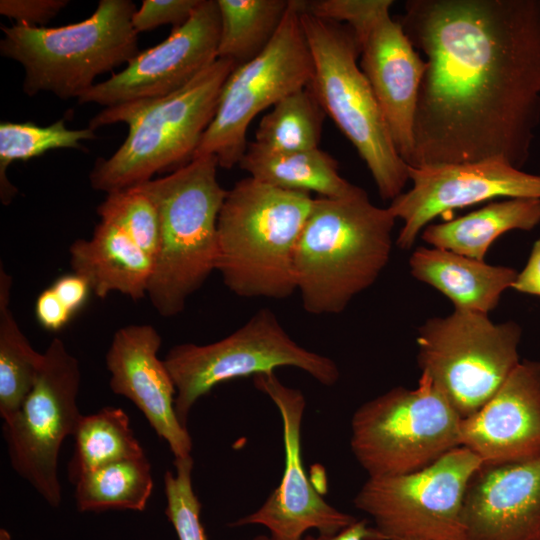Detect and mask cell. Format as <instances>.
<instances>
[{"mask_svg": "<svg viewBox=\"0 0 540 540\" xmlns=\"http://www.w3.org/2000/svg\"><path fill=\"white\" fill-rule=\"evenodd\" d=\"M397 20L426 62L409 166L521 169L540 125V0H408Z\"/></svg>", "mask_w": 540, "mask_h": 540, "instance_id": "obj_1", "label": "cell"}, {"mask_svg": "<svg viewBox=\"0 0 540 540\" xmlns=\"http://www.w3.org/2000/svg\"><path fill=\"white\" fill-rule=\"evenodd\" d=\"M395 221L360 187L339 198H314L295 253L307 313L339 314L376 282L390 259Z\"/></svg>", "mask_w": 540, "mask_h": 540, "instance_id": "obj_2", "label": "cell"}, {"mask_svg": "<svg viewBox=\"0 0 540 540\" xmlns=\"http://www.w3.org/2000/svg\"><path fill=\"white\" fill-rule=\"evenodd\" d=\"M235 67L231 60L217 59L174 93L106 107L91 118L88 128L93 131L116 123L128 126L116 152L95 162L89 176L92 189L107 194L128 189L189 163Z\"/></svg>", "mask_w": 540, "mask_h": 540, "instance_id": "obj_3", "label": "cell"}, {"mask_svg": "<svg viewBox=\"0 0 540 540\" xmlns=\"http://www.w3.org/2000/svg\"><path fill=\"white\" fill-rule=\"evenodd\" d=\"M313 202L310 193L250 176L227 191L217 222L216 271L232 293L284 299L297 291L295 253Z\"/></svg>", "mask_w": 540, "mask_h": 540, "instance_id": "obj_4", "label": "cell"}, {"mask_svg": "<svg viewBox=\"0 0 540 540\" xmlns=\"http://www.w3.org/2000/svg\"><path fill=\"white\" fill-rule=\"evenodd\" d=\"M213 155L194 157L164 177L133 186L157 208L159 244L147 296L162 317L181 313L216 271L217 222L227 191Z\"/></svg>", "mask_w": 540, "mask_h": 540, "instance_id": "obj_5", "label": "cell"}, {"mask_svg": "<svg viewBox=\"0 0 540 540\" xmlns=\"http://www.w3.org/2000/svg\"><path fill=\"white\" fill-rule=\"evenodd\" d=\"M130 0H101L94 13L59 27L1 26L0 54L22 65L28 96L52 93L78 100L97 76L127 64L138 53Z\"/></svg>", "mask_w": 540, "mask_h": 540, "instance_id": "obj_6", "label": "cell"}, {"mask_svg": "<svg viewBox=\"0 0 540 540\" xmlns=\"http://www.w3.org/2000/svg\"><path fill=\"white\" fill-rule=\"evenodd\" d=\"M302 28L312 55L309 88L326 116L357 150L380 197L392 201L410 181L373 90L357 63L360 49L352 29L301 11Z\"/></svg>", "mask_w": 540, "mask_h": 540, "instance_id": "obj_7", "label": "cell"}, {"mask_svg": "<svg viewBox=\"0 0 540 540\" xmlns=\"http://www.w3.org/2000/svg\"><path fill=\"white\" fill-rule=\"evenodd\" d=\"M462 418L421 374L360 405L351 419V451L368 477L420 470L461 446Z\"/></svg>", "mask_w": 540, "mask_h": 540, "instance_id": "obj_8", "label": "cell"}, {"mask_svg": "<svg viewBox=\"0 0 540 540\" xmlns=\"http://www.w3.org/2000/svg\"><path fill=\"white\" fill-rule=\"evenodd\" d=\"M521 326L454 309L429 318L416 335L417 361L462 419L478 411L520 363Z\"/></svg>", "mask_w": 540, "mask_h": 540, "instance_id": "obj_9", "label": "cell"}, {"mask_svg": "<svg viewBox=\"0 0 540 540\" xmlns=\"http://www.w3.org/2000/svg\"><path fill=\"white\" fill-rule=\"evenodd\" d=\"M164 363L177 391L175 410L185 427L193 405L218 384L233 379L271 373L280 367L298 368L325 386L334 385L340 377L334 360L300 346L269 308L258 310L221 340L174 346Z\"/></svg>", "mask_w": 540, "mask_h": 540, "instance_id": "obj_10", "label": "cell"}, {"mask_svg": "<svg viewBox=\"0 0 540 540\" xmlns=\"http://www.w3.org/2000/svg\"><path fill=\"white\" fill-rule=\"evenodd\" d=\"M482 465L458 446L420 470L368 477L354 505L372 519L373 540H462L465 493Z\"/></svg>", "mask_w": 540, "mask_h": 540, "instance_id": "obj_11", "label": "cell"}, {"mask_svg": "<svg viewBox=\"0 0 540 540\" xmlns=\"http://www.w3.org/2000/svg\"><path fill=\"white\" fill-rule=\"evenodd\" d=\"M302 8V0H290L268 46L230 73L193 158L213 155L225 169L239 165L248 146L251 121L284 97L309 86L313 60L301 24Z\"/></svg>", "mask_w": 540, "mask_h": 540, "instance_id": "obj_12", "label": "cell"}, {"mask_svg": "<svg viewBox=\"0 0 540 540\" xmlns=\"http://www.w3.org/2000/svg\"><path fill=\"white\" fill-rule=\"evenodd\" d=\"M34 386L19 411L4 421L11 466L52 507L61 504L58 456L82 417L77 405L80 366L60 338L45 350Z\"/></svg>", "mask_w": 540, "mask_h": 540, "instance_id": "obj_13", "label": "cell"}, {"mask_svg": "<svg viewBox=\"0 0 540 540\" xmlns=\"http://www.w3.org/2000/svg\"><path fill=\"white\" fill-rule=\"evenodd\" d=\"M256 389L266 394L282 421L285 468L279 485L262 506L232 525H261L271 540H299L308 530L333 535L357 518L330 505L310 482L302 459L301 427L306 407L303 393L284 385L274 372L253 377Z\"/></svg>", "mask_w": 540, "mask_h": 540, "instance_id": "obj_14", "label": "cell"}, {"mask_svg": "<svg viewBox=\"0 0 540 540\" xmlns=\"http://www.w3.org/2000/svg\"><path fill=\"white\" fill-rule=\"evenodd\" d=\"M412 187L391 201L388 209L403 226L396 245L407 250L440 215L495 198L540 199V175L498 159L412 167Z\"/></svg>", "mask_w": 540, "mask_h": 540, "instance_id": "obj_15", "label": "cell"}, {"mask_svg": "<svg viewBox=\"0 0 540 540\" xmlns=\"http://www.w3.org/2000/svg\"><path fill=\"white\" fill-rule=\"evenodd\" d=\"M219 36L217 0H200L188 20L164 41L139 51L122 71L95 84L78 102L110 107L174 93L218 59Z\"/></svg>", "mask_w": 540, "mask_h": 540, "instance_id": "obj_16", "label": "cell"}, {"mask_svg": "<svg viewBox=\"0 0 540 540\" xmlns=\"http://www.w3.org/2000/svg\"><path fill=\"white\" fill-rule=\"evenodd\" d=\"M393 1L353 31L360 49V68L381 108L400 157L411 164L413 129L426 62L402 25L390 15Z\"/></svg>", "mask_w": 540, "mask_h": 540, "instance_id": "obj_17", "label": "cell"}, {"mask_svg": "<svg viewBox=\"0 0 540 540\" xmlns=\"http://www.w3.org/2000/svg\"><path fill=\"white\" fill-rule=\"evenodd\" d=\"M160 346L161 336L150 324L118 329L105 357L109 385L143 413L175 459H183L191 456L192 438L177 416V391L164 360L158 357Z\"/></svg>", "mask_w": 540, "mask_h": 540, "instance_id": "obj_18", "label": "cell"}, {"mask_svg": "<svg viewBox=\"0 0 540 540\" xmlns=\"http://www.w3.org/2000/svg\"><path fill=\"white\" fill-rule=\"evenodd\" d=\"M461 446L484 465L522 461L540 454V362L522 360L497 392L462 419Z\"/></svg>", "mask_w": 540, "mask_h": 540, "instance_id": "obj_19", "label": "cell"}, {"mask_svg": "<svg viewBox=\"0 0 540 540\" xmlns=\"http://www.w3.org/2000/svg\"><path fill=\"white\" fill-rule=\"evenodd\" d=\"M462 540H540V454L482 465L464 498Z\"/></svg>", "mask_w": 540, "mask_h": 540, "instance_id": "obj_20", "label": "cell"}, {"mask_svg": "<svg viewBox=\"0 0 540 540\" xmlns=\"http://www.w3.org/2000/svg\"><path fill=\"white\" fill-rule=\"evenodd\" d=\"M73 273L87 280L98 298L119 292L133 300L147 296L153 260L121 228L100 220L90 239L69 248Z\"/></svg>", "mask_w": 540, "mask_h": 540, "instance_id": "obj_21", "label": "cell"}, {"mask_svg": "<svg viewBox=\"0 0 540 540\" xmlns=\"http://www.w3.org/2000/svg\"><path fill=\"white\" fill-rule=\"evenodd\" d=\"M412 276L447 297L454 309L489 314L518 272L436 247H417L409 258Z\"/></svg>", "mask_w": 540, "mask_h": 540, "instance_id": "obj_22", "label": "cell"}, {"mask_svg": "<svg viewBox=\"0 0 540 540\" xmlns=\"http://www.w3.org/2000/svg\"><path fill=\"white\" fill-rule=\"evenodd\" d=\"M540 224V199L492 202L459 218L429 224L421 232L428 245L485 261L492 243L506 232L530 231Z\"/></svg>", "mask_w": 540, "mask_h": 540, "instance_id": "obj_23", "label": "cell"}, {"mask_svg": "<svg viewBox=\"0 0 540 540\" xmlns=\"http://www.w3.org/2000/svg\"><path fill=\"white\" fill-rule=\"evenodd\" d=\"M239 166L269 185L339 198L354 192L355 186L339 174L338 162L327 152L315 148L292 153H271L248 143Z\"/></svg>", "mask_w": 540, "mask_h": 540, "instance_id": "obj_24", "label": "cell"}, {"mask_svg": "<svg viewBox=\"0 0 540 540\" xmlns=\"http://www.w3.org/2000/svg\"><path fill=\"white\" fill-rule=\"evenodd\" d=\"M12 277L0 268V415L6 421L21 408L41 370L37 352L10 310Z\"/></svg>", "mask_w": 540, "mask_h": 540, "instance_id": "obj_25", "label": "cell"}, {"mask_svg": "<svg viewBox=\"0 0 540 540\" xmlns=\"http://www.w3.org/2000/svg\"><path fill=\"white\" fill-rule=\"evenodd\" d=\"M73 437L74 452L67 466L68 478L73 484L104 465L145 456L130 427L129 417L121 408L109 406L97 413L82 415Z\"/></svg>", "mask_w": 540, "mask_h": 540, "instance_id": "obj_26", "label": "cell"}, {"mask_svg": "<svg viewBox=\"0 0 540 540\" xmlns=\"http://www.w3.org/2000/svg\"><path fill=\"white\" fill-rule=\"evenodd\" d=\"M290 0H217L220 15L218 59L242 65L271 42Z\"/></svg>", "mask_w": 540, "mask_h": 540, "instance_id": "obj_27", "label": "cell"}, {"mask_svg": "<svg viewBox=\"0 0 540 540\" xmlns=\"http://www.w3.org/2000/svg\"><path fill=\"white\" fill-rule=\"evenodd\" d=\"M75 486L80 512L143 511L153 489L151 465L146 456L112 462L83 475Z\"/></svg>", "mask_w": 540, "mask_h": 540, "instance_id": "obj_28", "label": "cell"}, {"mask_svg": "<svg viewBox=\"0 0 540 540\" xmlns=\"http://www.w3.org/2000/svg\"><path fill=\"white\" fill-rule=\"evenodd\" d=\"M326 114L309 87L276 103L256 129L258 148L271 153H292L319 148Z\"/></svg>", "mask_w": 540, "mask_h": 540, "instance_id": "obj_29", "label": "cell"}, {"mask_svg": "<svg viewBox=\"0 0 540 540\" xmlns=\"http://www.w3.org/2000/svg\"><path fill=\"white\" fill-rule=\"evenodd\" d=\"M97 136L90 128L69 129L65 119L48 126L32 122L0 123V198L9 205L18 189L9 181L7 168L14 161H27L55 149H82V142Z\"/></svg>", "mask_w": 540, "mask_h": 540, "instance_id": "obj_30", "label": "cell"}, {"mask_svg": "<svg viewBox=\"0 0 540 540\" xmlns=\"http://www.w3.org/2000/svg\"><path fill=\"white\" fill-rule=\"evenodd\" d=\"M100 220L121 228L152 260L156 255L160 224L152 200L141 190L131 187L107 194L98 206Z\"/></svg>", "mask_w": 540, "mask_h": 540, "instance_id": "obj_31", "label": "cell"}, {"mask_svg": "<svg viewBox=\"0 0 540 540\" xmlns=\"http://www.w3.org/2000/svg\"><path fill=\"white\" fill-rule=\"evenodd\" d=\"M176 473L164 475L167 505L165 515L173 525L178 540H208L201 522V503L192 485L193 459H175Z\"/></svg>", "mask_w": 540, "mask_h": 540, "instance_id": "obj_32", "label": "cell"}, {"mask_svg": "<svg viewBox=\"0 0 540 540\" xmlns=\"http://www.w3.org/2000/svg\"><path fill=\"white\" fill-rule=\"evenodd\" d=\"M200 0H143L141 7L132 16V25L137 33L155 29L161 25L174 27L185 23Z\"/></svg>", "mask_w": 540, "mask_h": 540, "instance_id": "obj_33", "label": "cell"}, {"mask_svg": "<svg viewBox=\"0 0 540 540\" xmlns=\"http://www.w3.org/2000/svg\"><path fill=\"white\" fill-rule=\"evenodd\" d=\"M68 3L67 0H1L0 14L13 19L15 24L44 27Z\"/></svg>", "mask_w": 540, "mask_h": 540, "instance_id": "obj_34", "label": "cell"}, {"mask_svg": "<svg viewBox=\"0 0 540 540\" xmlns=\"http://www.w3.org/2000/svg\"><path fill=\"white\" fill-rule=\"evenodd\" d=\"M73 315L51 286L38 295L35 302V316L44 329L57 332L68 324Z\"/></svg>", "mask_w": 540, "mask_h": 540, "instance_id": "obj_35", "label": "cell"}, {"mask_svg": "<svg viewBox=\"0 0 540 540\" xmlns=\"http://www.w3.org/2000/svg\"><path fill=\"white\" fill-rule=\"evenodd\" d=\"M51 287L73 314L83 307L92 292L87 280L76 273L59 277Z\"/></svg>", "mask_w": 540, "mask_h": 540, "instance_id": "obj_36", "label": "cell"}, {"mask_svg": "<svg viewBox=\"0 0 540 540\" xmlns=\"http://www.w3.org/2000/svg\"><path fill=\"white\" fill-rule=\"evenodd\" d=\"M512 288L520 293L540 296V237L534 242L524 268Z\"/></svg>", "mask_w": 540, "mask_h": 540, "instance_id": "obj_37", "label": "cell"}, {"mask_svg": "<svg viewBox=\"0 0 540 540\" xmlns=\"http://www.w3.org/2000/svg\"><path fill=\"white\" fill-rule=\"evenodd\" d=\"M269 540H271L270 537ZM299 540H373V531L366 519H357L353 524L337 534H318V536L305 535Z\"/></svg>", "mask_w": 540, "mask_h": 540, "instance_id": "obj_38", "label": "cell"}, {"mask_svg": "<svg viewBox=\"0 0 540 540\" xmlns=\"http://www.w3.org/2000/svg\"><path fill=\"white\" fill-rule=\"evenodd\" d=\"M253 540H269V537L264 536V535H259V536L255 537Z\"/></svg>", "mask_w": 540, "mask_h": 540, "instance_id": "obj_39", "label": "cell"}]
</instances>
